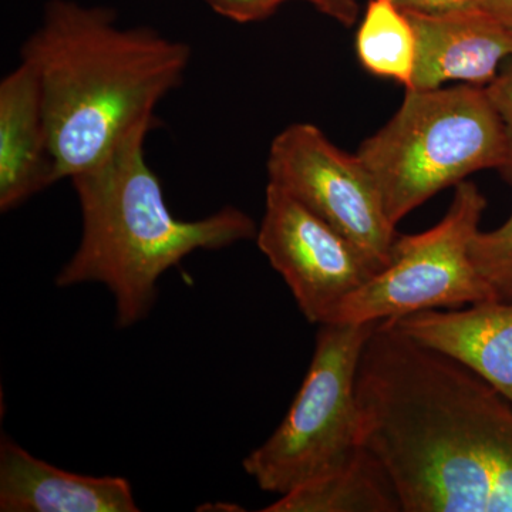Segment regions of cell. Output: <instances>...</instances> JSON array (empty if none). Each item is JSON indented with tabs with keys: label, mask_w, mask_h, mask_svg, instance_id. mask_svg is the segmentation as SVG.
<instances>
[{
	"label": "cell",
	"mask_w": 512,
	"mask_h": 512,
	"mask_svg": "<svg viewBox=\"0 0 512 512\" xmlns=\"http://www.w3.org/2000/svg\"><path fill=\"white\" fill-rule=\"evenodd\" d=\"M356 52L367 72L412 87L416 32L409 16L392 0H370L357 30Z\"/></svg>",
	"instance_id": "5bb4252c"
},
{
	"label": "cell",
	"mask_w": 512,
	"mask_h": 512,
	"mask_svg": "<svg viewBox=\"0 0 512 512\" xmlns=\"http://www.w3.org/2000/svg\"><path fill=\"white\" fill-rule=\"evenodd\" d=\"M356 392L402 512H512V404L493 386L382 320Z\"/></svg>",
	"instance_id": "6da1fadb"
},
{
	"label": "cell",
	"mask_w": 512,
	"mask_h": 512,
	"mask_svg": "<svg viewBox=\"0 0 512 512\" xmlns=\"http://www.w3.org/2000/svg\"><path fill=\"white\" fill-rule=\"evenodd\" d=\"M154 123L156 117L138 121L99 164L70 178L82 210V239L56 286H107L119 328L147 318L161 275L192 252L231 247L258 232L254 220L235 207L197 221L171 214L144 151Z\"/></svg>",
	"instance_id": "3957f363"
},
{
	"label": "cell",
	"mask_w": 512,
	"mask_h": 512,
	"mask_svg": "<svg viewBox=\"0 0 512 512\" xmlns=\"http://www.w3.org/2000/svg\"><path fill=\"white\" fill-rule=\"evenodd\" d=\"M394 225L437 194L481 170L512 178V147L484 87L406 89L389 123L360 144Z\"/></svg>",
	"instance_id": "277c9868"
},
{
	"label": "cell",
	"mask_w": 512,
	"mask_h": 512,
	"mask_svg": "<svg viewBox=\"0 0 512 512\" xmlns=\"http://www.w3.org/2000/svg\"><path fill=\"white\" fill-rule=\"evenodd\" d=\"M474 6L512 30V0H474Z\"/></svg>",
	"instance_id": "ffe728a7"
},
{
	"label": "cell",
	"mask_w": 512,
	"mask_h": 512,
	"mask_svg": "<svg viewBox=\"0 0 512 512\" xmlns=\"http://www.w3.org/2000/svg\"><path fill=\"white\" fill-rule=\"evenodd\" d=\"M376 325H320L311 366L291 409L242 463L261 490L291 493L338 470L362 447L357 370Z\"/></svg>",
	"instance_id": "5b68a950"
},
{
	"label": "cell",
	"mask_w": 512,
	"mask_h": 512,
	"mask_svg": "<svg viewBox=\"0 0 512 512\" xmlns=\"http://www.w3.org/2000/svg\"><path fill=\"white\" fill-rule=\"evenodd\" d=\"M403 12L437 13L454 12V10L473 8L474 0H392Z\"/></svg>",
	"instance_id": "ac0fdd59"
},
{
	"label": "cell",
	"mask_w": 512,
	"mask_h": 512,
	"mask_svg": "<svg viewBox=\"0 0 512 512\" xmlns=\"http://www.w3.org/2000/svg\"><path fill=\"white\" fill-rule=\"evenodd\" d=\"M264 512H402L382 463L360 447L338 470L281 495Z\"/></svg>",
	"instance_id": "4fadbf2b"
},
{
	"label": "cell",
	"mask_w": 512,
	"mask_h": 512,
	"mask_svg": "<svg viewBox=\"0 0 512 512\" xmlns=\"http://www.w3.org/2000/svg\"><path fill=\"white\" fill-rule=\"evenodd\" d=\"M421 345L466 366L512 404V301L416 312L389 319Z\"/></svg>",
	"instance_id": "30bf717a"
},
{
	"label": "cell",
	"mask_w": 512,
	"mask_h": 512,
	"mask_svg": "<svg viewBox=\"0 0 512 512\" xmlns=\"http://www.w3.org/2000/svg\"><path fill=\"white\" fill-rule=\"evenodd\" d=\"M0 511L137 512L140 508L126 478L70 473L40 460L3 436Z\"/></svg>",
	"instance_id": "7c38bea8"
},
{
	"label": "cell",
	"mask_w": 512,
	"mask_h": 512,
	"mask_svg": "<svg viewBox=\"0 0 512 512\" xmlns=\"http://www.w3.org/2000/svg\"><path fill=\"white\" fill-rule=\"evenodd\" d=\"M215 13L238 23L269 18L276 9L293 0H205ZM312 5V0H302Z\"/></svg>",
	"instance_id": "2e32d148"
},
{
	"label": "cell",
	"mask_w": 512,
	"mask_h": 512,
	"mask_svg": "<svg viewBox=\"0 0 512 512\" xmlns=\"http://www.w3.org/2000/svg\"><path fill=\"white\" fill-rule=\"evenodd\" d=\"M484 89L503 123L512 147V64L504 73L497 74Z\"/></svg>",
	"instance_id": "e0dca14e"
},
{
	"label": "cell",
	"mask_w": 512,
	"mask_h": 512,
	"mask_svg": "<svg viewBox=\"0 0 512 512\" xmlns=\"http://www.w3.org/2000/svg\"><path fill=\"white\" fill-rule=\"evenodd\" d=\"M485 207L476 184H457L443 220L421 234L397 237L390 265L349 295L330 323H377L498 299L470 255Z\"/></svg>",
	"instance_id": "8992f818"
},
{
	"label": "cell",
	"mask_w": 512,
	"mask_h": 512,
	"mask_svg": "<svg viewBox=\"0 0 512 512\" xmlns=\"http://www.w3.org/2000/svg\"><path fill=\"white\" fill-rule=\"evenodd\" d=\"M404 13L417 39L409 89H439L448 82L483 87L497 77L500 64L512 57V30L477 6L437 15Z\"/></svg>",
	"instance_id": "9c48e42d"
},
{
	"label": "cell",
	"mask_w": 512,
	"mask_h": 512,
	"mask_svg": "<svg viewBox=\"0 0 512 512\" xmlns=\"http://www.w3.org/2000/svg\"><path fill=\"white\" fill-rule=\"evenodd\" d=\"M42 87L57 181L99 164L138 121L183 82L191 49L150 28H120L116 15L50 0L22 47Z\"/></svg>",
	"instance_id": "7a4b0ae2"
},
{
	"label": "cell",
	"mask_w": 512,
	"mask_h": 512,
	"mask_svg": "<svg viewBox=\"0 0 512 512\" xmlns=\"http://www.w3.org/2000/svg\"><path fill=\"white\" fill-rule=\"evenodd\" d=\"M268 183L291 194L345 235L382 271L399 237L372 174L315 124L295 123L269 147Z\"/></svg>",
	"instance_id": "52a82bcc"
},
{
	"label": "cell",
	"mask_w": 512,
	"mask_h": 512,
	"mask_svg": "<svg viewBox=\"0 0 512 512\" xmlns=\"http://www.w3.org/2000/svg\"><path fill=\"white\" fill-rule=\"evenodd\" d=\"M315 6L323 15L335 19L343 26L355 25L357 15H359V6L356 0H312Z\"/></svg>",
	"instance_id": "d6986e66"
},
{
	"label": "cell",
	"mask_w": 512,
	"mask_h": 512,
	"mask_svg": "<svg viewBox=\"0 0 512 512\" xmlns=\"http://www.w3.org/2000/svg\"><path fill=\"white\" fill-rule=\"evenodd\" d=\"M55 183L42 87L22 60L0 82V210H15Z\"/></svg>",
	"instance_id": "8fae6325"
},
{
	"label": "cell",
	"mask_w": 512,
	"mask_h": 512,
	"mask_svg": "<svg viewBox=\"0 0 512 512\" xmlns=\"http://www.w3.org/2000/svg\"><path fill=\"white\" fill-rule=\"evenodd\" d=\"M470 255L478 274L497 298L512 301V214L494 231H478Z\"/></svg>",
	"instance_id": "9a60e30c"
},
{
	"label": "cell",
	"mask_w": 512,
	"mask_h": 512,
	"mask_svg": "<svg viewBox=\"0 0 512 512\" xmlns=\"http://www.w3.org/2000/svg\"><path fill=\"white\" fill-rule=\"evenodd\" d=\"M255 238L315 325L332 322L342 302L380 271L345 235L272 183Z\"/></svg>",
	"instance_id": "ba28073f"
}]
</instances>
